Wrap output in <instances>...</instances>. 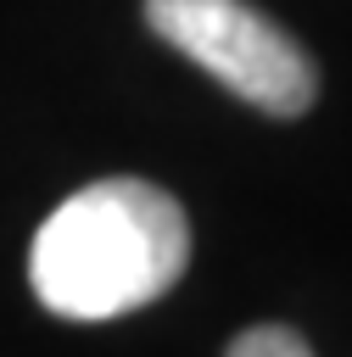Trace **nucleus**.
I'll return each instance as SVG.
<instances>
[{"instance_id": "obj_1", "label": "nucleus", "mask_w": 352, "mask_h": 357, "mask_svg": "<svg viewBox=\"0 0 352 357\" xmlns=\"http://www.w3.org/2000/svg\"><path fill=\"white\" fill-rule=\"evenodd\" d=\"M190 223L179 201L145 178H101L67 195L34 234L28 279L56 318H123L179 284Z\"/></svg>"}, {"instance_id": "obj_2", "label": "nucleus", "mask_w": 352, "mask_h": 357, "mask_svg": "<svg viewBox=\"0 0 352 357\" xmlns=\"http://www.w3.org/2000/svg\"><path fill=\"white\" fill-rule=\"evenodd\" d=\"M145 22L257 112L296 117L318 95L307 50L246 0H145Z\"/></svg>"}, {"instance_id": "obj_3", "label": "nucleus", "mask_w": 352, "mask_h": 357, "mask_svg": "<svg viewBox=\"0 0 352 357\" xmlns=\"http://www.w3.org/2000/svg\"><path fill=\"white\" fill-rule=\"evenodd\" d=\"M223 357H313V351H307V340H302L296 329H285V324H251V329H240V335L229 340Z\"/></svg>"}]
</instances>
